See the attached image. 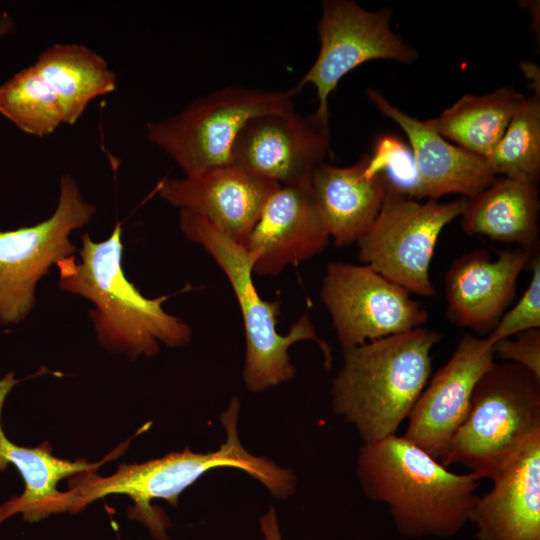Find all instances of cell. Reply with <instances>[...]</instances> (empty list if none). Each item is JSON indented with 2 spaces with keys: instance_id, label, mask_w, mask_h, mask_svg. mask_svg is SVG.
Returning <instances> with one entry per match:
<instances>
[{
  "instance_id": "1",
  "label": "cell",
  "mask_w": 540,
  "mask_h": 540,
  "mask_svg": "<svg viewBox=\"0 0 540 540\" xmlns=\"http://www.w3.org/2000/svg\"><path fill=\"white\" fill-rule=\"evenodd\" d=\"M361 488L384 503L400 533L446 538L469 522L479 478L457 474L404 436L363 444L357 461Z\"/></svg>"
},
{
  "instance_id": "3",
  "label": "cell",
  "mask_w": 540,
  "mask_h": 540,
  "mask_svg": "<svg viewBox=\"0 0 540 540\" xmlns=\"http://www.w3.org/2000/svg\"><path fill=\"white\" fill-rule=\"evenodd\" d=\"M121 235V222L105 241L94 242L88 233L82 235L81 260L71 255L56 263L59 287L95 304L90 316L99 341L108 349L135 358L156 354L159 342L169 347L189 343L190 326L162 308L167 297L147 298L126 278Z\"/></svg>"
},
{
  "instance_id": "23",
  "label": "cell",
  "mask_w": 540,
  "mask_h": 540,
  "mask_svg": "<svg viewBox=\"0 0 540 540\" xmlns=\"http://www.w3.org/2000/svg\"><path fill=\"white\" fill-rule=\"evenodd\" d=\"M524 96L511 87L475 96L465 94L427 127L470 153L486 158L503 136Z\"/></svg>"
},
{
  "instance_id": "19",
  "label": "cell",
  "mask_w": 540,
  "mask_h": 540,
  "mask_svg": "<svg viewBox=\"0 0 540 540\" xmlns=\"http://www.w3.org/2000/svg\"><path fill=\"white\" fill-rule=\"evenodd\" d=\"M14 383L12 374L0 380V471L5 470L8 464L14 465L24 480L25 490L0 506V523L17 513H22L25 520L37 521L52 513L72 511V495L69 491H58V482L73 475L96 471L106 461L117 457L128 445V442L123 443L101 462L89 463L57 458L52 455L48 443L34 448L12 443L1 426V410Z\"/></svg>"
},
{
  "instance_id": "6",
  "label": "cell",
  "mask_w": 540,
  "mask_h": 540,
  "mask_svg": "<svg viewBox=\"0 0 540 540\" xmlns=\"http://www.w3.org/2000/svg\"><path fill=\"white\" fill-rule=\"evenodd\" d=\"M539 433L540 379L517 364L494 362L477 382L441 463L460 464L480 480H492Z\"/></svg>"
},
{
  "instance_id": "10",
  "label": "cell",
  "mask_w": 540,
  "mask_h": 540,
  "mask_svg": "<svg viewBox=\"0 0 540 540\" xmlns=\"http://www.w3.org/2000/svg\"><path fill=\"white\" fill-rule=\"evenodd\" d=\"M343 349L424 327L428 312L369 265L332 262L320 291Z\"/></svg>"
},
{
  "instance_id": "14",
  "label": "cell",
  "mask_w": 540,
  "mask_h": 540,
  "mask_svg": "<svg viewBox=\"0 0 540 540\" xmlns=\"http://www.w3.org/2000/svg\"><path fill=\"white\" fill-rule=\"evenodd\" d=\"M330 238L310 184L280 185L244 247L253 275L275 276L323 252Z\"/></svg>"
},
{
  "instance_id": "12",
  "label": "cell",
  "mask_w": 540,
  "mask_h": 540,
  "mask_svg": "<svg viewBox=\"0 0 540 540\" xmlns=\"http://www.w3.org/2000/svg\"><path fill=\"white\" fill-rule=\"evenodd\" d=\"M330 115L294 110L248 121L231 151V165L283 186L309 185L315 169L329 154Z\"/></svg>"
},
{
  "instance_id": "15",
  "label": "cell",
  "mask_w": 540,
  "mask_h": 540,
  "mask_svg": "<svg viewBox=\"0 0 540 540\" xmlns=\"http://www.w3.org/2000/svg\"><path fill=\"white\" fill-rule=\"evenodd\" d=\"M279 186L229 165L184 178H164L155 191L171 205L205 217L244 246L267 200Z\"/></svg>"
},
{
  "instance_id": "11",
  "label": "cell",
  "mask_w": 540,
  "mask_h": 540,
  "mask_svg": "<svg viewBox=\"0 0 540 540\" xmlns=\"http://www.w3.org/2000/svg\"><path fill=\"white\" fill-rule=\"evenodd\" d=\"M391 15L388 8L369 11L350 0L323 1L317 26L318 55L292 92L313 85L318 99L316 110L330 115V94L346 74L361 64L384 59L414 62L418 52L392 30Z\"/></svg>"
},
{
  "instance_id": "9",
  "label": "cell",
  "mask_w": 540,
  "mask_h": 540,
  "mask_svg": "<svg viewBox=\"0 0 540 540\" xmlns=\"http://www.w3.org/2000/svg\"><path fill=\"white\" fill-rule=\"evenodd\" d=\"M94 212L95 206L85 201L75 180L64 175L50 218L34 226L0 231V323L16 324L27 317L38 280L52 264L75 252L69 235L89 223Z\"/></svg>"
},
{
  "instance_id": "21",
  "label": "cell",
  "mask_w": 540,
  "mask_h": 540,
  "mask_svg": "<svg viewBox=\"0 0 540 540\" xmlns=\"http://www.w3.org/2000/svg\"><path fill=\"white\" fill-rule=\"evenodd\" d=\"M538 187L506 177L468 199L462 213V229L494 241L531 248L538 241Z\"/></svg>"
},
{
  "instance_id": "25",
  "label": "cell",
  "mask_w": 540,
  "mask_h": 540,
  "mask_svg": "<svg viewBox=\"0 0 540 540\" xmlns=\"http://www.w3.org/2000/svg\"><path fill=\"white\" fill-rule=\"evenodd\" d=\"M0 113L25 133L38 137L53 133L64 123L57 94L34 65L0 87Z\"/></svg>"
},
{
  "instance_id": "22",
  "label": "cell",
  "mask_w": 540,
  "mask_h": 540,
  "mask_svg": "<svg viewBox=\"0 0 540 540\" xmlns=\"http://www.w3.org/2000/svg\"><path fill=\"white\" fill-rule=\"evenodd\" d=\"M34 66L57 94L67 124L77 122L91 100L116 88V75L106 60L81 44H54Z\"/></svg>"
},
{
  "instance_id": "24",
  "label": "cell",
  "mask_w": 540,
  "mask_h": 540,
  "mask_svg": "<svg viewBox=\"0 0 540 540\" xmlns=\"http://www.w3.org/2000/svg\"><path fill=\"white\" fill-rule=\"evenodd\" d=\"M485 160L495 176L537 185L540 176L539 91L524 98Z\"/></svg>"
},
{
  "instance_id": "7",
  "label": "cell",
  "mask_w": 540,
  "mask_h": 540,
  "mask_svg": "<svg viewBox=\"0 0 540 540\" xmlns=\"http://www.w3.org/2000/svg\"><path fill=\"white\" fill-rule=\"evenodd\" d=\"M292 90L227 86L189 103L181 112L146 124L148 140L185 175L231 165L239 132L251 119L294 110Z\"/></svg>"
},
{
  "instance_id": "28",
  "label": "cell",
  "mask_w": 540,
  "mask_h": 540,
  "mask_svg": "<svg viewBox=\"0 0 540 540\" xmlns=\"http://www.w3.org/2000/svg\"><path fill=\"white\" fill-rule=\"evenodd\" d=\"M494 356L517 364L540 379V329H533L493 344Z\"/></svg>"
},
{
  "instance_id": "5",
  "label": "cell",
  "mask_w": 540,
  "mask_h": 540,
  "mask_svg": "<svg viewBox=\"0 0 540 540\" xmlns=\"http://www.w3.org/2000/svg\"><path fill=\"white\" fill-rule=\"evenodd\" d=\"M179 227L189 240L212 256L234 292L245 332L243 378L251 391H263L295 376L289 348L300 341L316 342L324 354L325 365L330 366L331 348L317 336L308 312L291 325L286 335L278 332L280 301H268L260 296L253 282L251 261L243 245L205 217L188 210L180 209Z\"/></svg>"
},
{
  "instance_id": "8",
  "label": "cell",
  "mask_w": 540,
  "mask_h": 540,
  "mask_svg": "<svg viewBox=\"0 0 540 540\" xmlns=\"http://www.w3.org/2000/svg\"><path fill=\"white\" fill-rule=\"evenodd\" d=\"M467 202L464 197L420 202L388 186L377 217L356 242L359 258L409 293L433 296L429 269L436 243L445 226L462 215Z\"/></svg>"
},
{
  "instance_id": "26",
  "label": "cell",
  "mask_w": 540,
  "mask_h": 540,
  "mask_svg": "<svg viewBox=\"0 0 540 540\" xmlns=\"http://www.w3.org/2000/svg\"><path fill=\"white\" fill-rule=\"evenodd\" d=\"M369 174H383L392 190L411 196L415 181V167L411 150L393 135H383L375 141L368 154Z\"/></svg>"
},
{
  "instance_id": "27",
  "label": "cell",
  "mask_w": 540,
  "mask_h": 540,
  "mask_svg": "<svg viewBox=\"0 0 540 540\" xmlns=\"http://www.w3.org/2000/svg\"><path fill=\"white\" fill-rule=\"evenodd\" d=\"M532 275L528 287L519 301L502 315L498 323L486 337L494 343L515 337L523 332L540 329V257L532 262Z\"/></svg>"
},
{
  "instance_id": "18",
  "label": "cell",
  "mask_w": 540,
  "mask_h": 540,
  "mask_svg": "<svg viewBox=\"0 0 540 540\" xmlns=\"http://www.w3.org/2000/svg\"><path fill=\"white\" fill-rule=\"evenodd\" d=\"M478 496L469 517L478 540H540V433L532 436Z\"/></svg>"
},
{
  "instance_id": "29",
  "label": "cell",
  "mask_w": 540,
  "mask_h": 540,
  "mask_svg": "<svg viewBox=\"0 0 540 540\" xmlns=\"http://www.w3.org/2000/svg\"><path fill=\"white\" fill-rule=\"evenodd\" d=\"M261 530L266 540H281L276 513L273 507L261 518Z\"/></svg>"
},
{
  "instance_id": "17",
  "label": "cell",
  "mask_w": 540,
  "mask_h": 540,
  "mask_svg": "<svg viewBox=\"0 0 540 540\" xmlns=\"http://www.w3.org/2000/svg\"><path fill=\"white\" fill-rule=\"evenodd\" d=\"M530 255L531 248L517 247L497 259L486 250L456 259L445 275L447 318L478 334L490 333L513 299Z\"/></svg>"
},
{
  "instance_id": "4",
  "label": "cell",
  "mask_w": 540,
  "mask_h": 540,
  "mask_svg": "<svg viewBox=\"0 0 540 540\" xmlns=\"http://www.w3.org/2000/svg\"><path fill=\"white\" fill-rule=\"evenodd\" d=\"M238 413L239 400L234 398L221 416L227 433L226 442L216 451L194 453L186 448L183 452H173L145 463L122 464L108 477H100L96 471L78 474L70 482L72 511L77 512L106 495L124 494L135 503L131 516L143 521L156 538L165 540L167 520L157 508L151 506V501L164 499L176 505L182 491L211 469H240L260 481L271 495L278 498L289 496L295 488L293 474L246 451L238 436Z\"/></svg>"
},
{
  "instance_id": "30",
  "label": "cell",
  "mask_w": 540,
  "mask_h": 540,
  "mask_svg": "<svg viewBox=\"0 0 540 540\" xmlns=\"http://www.w3.org/2000/svg\"><path fill=\"white\" fill-rule=\"evenodd\" d=\"M14 28V22L8 14H2L0 16V39L10 33Z\"/></svg>"
},
{
  "instance_id": "20",
  "label": "cell",
  "mask_w": 540,
  "mask_h": 540,
  "mask_svg": "<svg viewBox=\"0 0 540 540\" xmlns=\"http://www.w3.org/2000/svg\"><path fill=\"white\" fill-rule=\"evenodd\" d=\"M368 154L350 166L326 162L314 171L310 186L335 245L356 243L377 217L388 190L383 174L367 171Z\"/></svg>"
},
{
  "instance_id": "13",
  "label": "cell",
  "mask_w": 540,
  "mask_h": 540,
  "mask_svg": "<svg viewBox=\"0 0 540 540\" xmlns=\"http://www.w3.org/2000/svg\"><path fill=\"white\" fill-rule=\"evenodd\" d=\"M494 359L493 345L487 338L463 336L449 361L417 399L403 436L442 462L467 415L477 382Z\"/></svg>"
},
{
  "instance_id": "16",
  "label": "cell",
  "mask_w": 540,
  "mask_h": 540,
  "mask_svg": "<svg viewBox=\"0 0 540 540\" xmlns=\"http://www.w3.org/2000/svg\"><path fill=\"white\" fill-rule=\"evenodd\" d=\"M375 107L405 132L415 167L410 198L436 200L447 194L470 199L488 187L496 176L485 158L451 144L438 133L390 103L380 91L369 88Z\"/></svg>"
},
{
  "instance_id": "2",
  "label": "cell",
  "mask_w": 540,
  "mask_h": 540,
  "mask_svg": "<svg viewBox=\"0 0 540 540\" xmlns=\"http://www.w3.org/2000/svg\"><path fill=\"white\" fill-rule=\"evenodd\" d=\"M442 334L425 327L343 349L332 384L336 413L355 426L363 444L395 435L432 371Z\"/></svg>"
}]
</instances>
